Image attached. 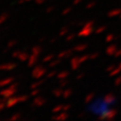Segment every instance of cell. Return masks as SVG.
<instances>
[{
	"label": "cell",
	"instance_id": "6da1fadb",
	"mask_svg": "<svg viewBox=\"0 0 121 121\" xmlns=\"http://www.w3.org/2000/svg\"><path fill=\"white\" fill-rule=\"evenodd\" d=\"M93 25H94L93 21H89V22H85L82 26V30L78 32L77 36H79V37H88V36H90L91 33H93L95 31Z\"/></svg>",
	"mask_w": 121,
	"mask_h": 121
},
{
	"label": "cell",
	"instance_id": "7a4b0ae2",
	"mask_svg": "<svg viewBox=\"0 0 121 121\" xmlns=\"http://www.w3.org/2000/svg\"><path fill=\"white\" fill-rule=\"evenodd\" d=\"M29 99V97L27 95H21V96H16V97H10L7 99L5 105L6 108H12L13 106H15L16 104L20 103V102H24L27 99Z\"/></svg>",
	"mask_w": 121,
	"mask_h": 121
},
{
	"label": "cell",
	"instance_id": "3957f363",
	"mask_svg": "<svg viewBox=\"0 0 121 121\" xmlns=\"http://www.w3.org/2000/svg\"><path fill=\"white\" fill-rule=\"evenodd\" d=\"M18 86V82H13L9 85L7 88H5L4 90L0 91V96L4 97L5 99H8L16 92V88Z\"/></svg>",
	"mask_w": 121,
	"mask_h": 121
},
{
	"label": "cell",
	"instance_id": "277c9868",
	"mask_svg": "<svg viewBox=\"0 0 121 121\" xmlns=\"http://www.w3.org/2000/svg\"><path fill=\"white\" fill-rule=\"evenodd\" d=\"M46 73H47V68L46 67H44L43 65H36L33 70H32V72H31V75L34 79L39 80V79L43 78Z\"/></svg>",
	"mask_w": 121,
	"mask_h": 121
},
{
	"label": "cell",
	"instance_id": "5b68a950",
	"mask_svg": "<svg viewBox=\"0 0 121 121\" xmlns=\"http://www.w3.org/2000/svg\"><path fill=\"white\" fill-rule=\"evenodd\" d=\"M117 114V111L116 109H110V110H108V111L104 113L102 116H100V117H99V119L112 120V119H114V118L116 117Z\"/></svg>",
	"mask_w": 121,
	"mask_h": 121
},
{
	"label": "cell",
	"instance_id": "8992f818",
	"mask_svg": "<svg viewBox=\"0 0 121 121\" xmlns=\"http://www.w3.org/2000/svg\"><path fill=\"white\" fill-rule=\"evenodd\" d=\"M81 65H82V63H81V61H80L79 56H73V57L71 58V60H70V66H71V68L73 70H74V71H75V70H78Z\"/></svg>",
	"mask_w": 121,
	"mask_h": 121
},
{
	"label": "cell",
	"instance_id": "52a82bcc",
	"mask_svg": "<svg viewBox=\"0 0 121 121\" xmlns=\"http://www.w3.org/2000/svg\"><path fill=\"white\" fill-rule=\"evenodd\" d=\"M69 117L68 113L66 111H61V112L55 114V116L52 117V119L54 120H58V121H65V119H67Z\"/></svg>",
	"mask_w": 121,
	"mask_h": 121
},
{
	"label": "cell",
	"instance_id": "ba28073f",
	"mask_svg": "<svg viewBox=\"0 0 121 121\" xmlns=\"http://www.w3.org/2000/svg\"><path fill=\"white\" fill-rule=\"evenodd\" d=\"M38 58H39V56L38 55H35V54H32L30 55V57L28 59V66L30 67V66H33V65H37V62H38Z\"/></svg>",
	"mask_w": 121,
	"mask_h": 121
},
{
	"label": "cell",
	"instance_id": "9c48e42d",
	"mask_svg": "<svg viewBox=\"0 0 121 121\" xmlns=\"http://www.w3.org/2000/svg\"><path fill=\"white\" fill-rule=\"evenodd\" d=\"M32 103L34 104L37 108H40L46 103V99H44L42 97H35Z\"/></svg>",
	"mask_w": 121,
	"mask_h": 121
},
{
	"label": "cell",
	"instance_id": "30bf717a",
	"mask_svg": "<svg viewBox=\"0 0 121 121\" xmlns=\"http://www.w3.org/2000/svg\"><path fill=\"white\" fill-rule=\"evenodd\" d=\"M73 49H67V50L61 51L60 53L57 55V57H58V58H61V59H63V58H67V57H69V56H72V55H73Z\"/></svg>",
	"mask_w": 121,
	"mask_h": 121
},
{
	"label": "cell",
	"instance_id": "8fae6325",
	"mask_svg": "<svg viewBox=\"0 0 121 121\" xmlns=\"http://www.w3.org/2000/svg\"><path fill=\"white\" fill-rule=\"evenodd\" d=\"M16 66L17 65L15 63H5L4 65H1V69L2 71H12Z\"/></svg>",
	"mask_w": 121,
	"mask_h": 121
},
{
	"label": "cell",
	"instance_id": "7c38bea8",
	"mask_svg": "<svg viewBox=\"0 0 121 121\" xmlns=\"http://www.w3.org/2000/svg\"><path fill=\"white\" fill-rule=\"evenodd\" d=\"M14 81V78L13 77H6L4 79L0 80V87H4L6 85H10L11 83H13Z\"/></svg>",
	"mask_w": 121,
	"mask_h": 121
},
{
	"label": "cell",
	"instance_id": "4fadbf2b",
	"mask_svg": "<svg viewBox=\"0 0 121 121\" xmlns=\"http://www.w3.org/2000/svg\"><path fill=\"white\" fill-rule=\"evenodd\" d=\"M117 49L118 48H117V47L116 45H110L106 49V53L108 54V56H115V54L117 51Z\"/></svg>",
	"mask_w": 121,
	"mask_h": 121
},
{
	"label": "cell",
	"instance_id": "5bb4252c",
	"mask_svg": "<svg viewBox=\"0 0 121 121\" xmlns=\"http://www.w3.org/2000/svg\"><path fill=\"white\" fill-rule=\"evenodd\" d=\"M121 14V8H116L109 11L108 13V16L110 18L116 17V16H120Z\"/></svg>",
	"mask_w": 121,
	"mask_h": 121
},
{
	"label": "cell",
	"instance_id": "9a60e30c",
	"mask_svg": "<svg viewBox=\"0 0 121 121\" xmlns=\"http://www.w3.org/2000/svg\"><path fill=\"white\" fill-rule=\"evenodd\" d=\"M103 99L104 101L107 102V103H111V102H113L116 99V97H115V95L113 93L109 92V93H108V94H106V95L104 96Z\"/></svg>",
	"mask_w": 121,
	"mask_h": 121
},
{
	"label": "cell",
	"instance_id": "2e32d148",
	"mask_svg": "<svg viewBox=\"0 0 121 121\" xmlns=\"http://www.w3.org/2000/svg\"><path fill=\"white\" fill-rule=\"evenodd\" d=\"M68 76H69V72L66 71V70L61 71V72L57 73V74H56V78L58 80H64V79H66Z\"/></svg>",
	"mask_w": 121,
	"mask_h": 121
},
{
	"label": "cell",
	"instance_id": "e0dca14e",
	"mask_svg": "<svg viewBox=\"0 0 121 121\" xmlns=\"http://www.w3.org/2000/svg\"><path fill=\"white\" fill-rule=\"evenodd\" d=\"M87 48H88V45H87V44H84V43L78 44V45H76V46L73 48V51L82 52V51H83V50H85Z\"/></svg>",
	"mask_w": 121,
	"mask_h": 121
},
{
	"label": "cell",
	"instance_id": "ac0fdd59",
	"mask_svg": "<svg viewBox=\"0 0 121 121\" xmlns=\"http://www.w3.org/2000/svg\"><path fill=\"white\" fill-rule=\"evenodd\" d=\"M29 57H30V55L25 51H22L21 52V54H20V56H18V59L21 61V62H25L29 59Z\"/></svg>",
	"mask_w": 121,
	"mask_h": 121
},
{
	"label": "cell",
	"instance_id": "d6986e66",
	"mask_svg": "<svg viewBox=\"0 0 121 121\" xmlns=\"http://www.w3.org/2000/svg\"><path fill=\"white\" fill-rule=\"evenodd\" d=\"M63 92H64V91L61 88H56V89H54L53 91H52L53 95L55 96L56 98H59L61 96H63Z\"/></svg>",
	"mask_w": 121,
	"mask_h": 121
},
{
	"label": "cell",
	"instance_id": "ffe728a7",
	"mask_svg": "<svg viewBox=\"0 0 121 121\" xmlns=\"http://www.w3.org/2000/svg\"><path fill=\"white\" fill-rule=\"evenodd\" d=\"M44 82H45V80H42V79H39V80H37V82H33V83L30 85V89L32 90V89H37V88H39L41 84H43Z\"/></svg>",
	"mask_w": 121,
	"mask_h": 121
},
{
	"label": "cell",
	"instance_id": "44dd1931",
	"mask_svg": "<svg viewBox=\"0 0 121 121\" xmlns=\"http://www.w3.org/2000/svg\"><path fill=\"white\" fill-rule=\"evenodd\" d=\"M42 52V48L40 47V46H38V45H36L34 46L33 48H31V53L32 54H35V55H38L39 56V54Z\"/></svg>",
	"mask_w": 121,
	"mask_h": 121
},
{
	"label": "cell",
	"instance_id": "7402d4cb",
	"mask_svg": "<svg viewBox=\"0 0 121 121\" xmlns=\"http://www.w3.org/2000/svg\"><path fill=\"white\" fill-rule=\"evenodd\" d=\"M61 62H62V59L57 57L56 59H53L52 61H50V62L48 63V66H49V67H55V66H56L57 65H59Z\"/></svg>",
	"mask_w": 121,
	"mask_h": 121
},
{
	"label": "cell",
	"instance_id": "603a6c76",
	"mask_svg": "<svg viewBox=\"0 0 121 121\" xmlns=\"http://www.w3.org/2000/svg\"><path fill=\"white\" fill-rule=\"evenodd\" d=\"M72 94H73L72 89H70V88L65 89V90H64V92H63V98L64 99H68L72 96Z\"/></svg>",
	"mask_w": 121,
	"mask_h": 121
},
{
	"label": "cell",
	"instance_id": "cb8c5ba5",
	"mask_svg": "<svg viewBox=\"0 0 121 121\" xmlns=\"http://www.w3.org/2000/svg\"><path fill=\"white\" fill-rule=\"evenodd\" d=\"M61 111H64V105H56L52 109V113L54 114H57Z\"/></svg>",
	"mask_w": 121,
	"mask_h": 121
},
{
	"label": "cell",
	"instance_id": "d4e9b609",
	"mask_svg": "<svg viewBox=\"0 0 121 121\" xmlns=\"http://www.w3.org/2000/svg\"><path fill=\"white\" fill-rule=\"evenodd\" d=\"M54 57L55 56L53 55V54H49V55H47L46 56H44L43 59H42V62L43 63H49L50 61H52L54 59Z\"/></svg>",
	"mask_w": 121,
	"mask_h": 121
},
{
	"label": "cell",
	"instance_id": "484cf974",
	"mask_svg": "<svg viewBox=\"0 0 121 121\" xmlns=\"http://www.w3.org/2000/svg\"><path fill=\"white\" fill-rule=\"evenodd\" d=\"M120 72H121V68L117 65V66H116V68L113 70L112 72H110V73H109V76H110V77H114V76L117 75Z\"/></svg>",
	"mask_w": 121,
	"mask_h": 121
},
{
	"label": "cell",
	"instance_id": "4316f807",
	"mask_svg": "<svg viewBox=\"0 0 121 121\" xmlns=\"http://www.w3.org/2000/svg\"><path fill=\"white\" fill-rule=\"evenodd\" d=\"M21 118H22V116H21L20 113H14V114H13L11 117H9V120L17 121V120H19V119H21Z\"/></svg>",
	"mask_w": 121,
	"mask_h": 121
},
{
	"label": "cell",
	"instance_id": "83f0119b",
	"mask_svg": "<svg viewBox=\"0 0 121 121\" xmlns=\"http://www.w3.org/2000/svg\"><path fill=\"white\" fill-rule=\"evenodd\" d=\"M68 30H69L68 27H66V26H65V27H63L60 30V31H59V36H60V37H63V36L66 35L68 33Z\"/></svg>",
	"mask_w": 121,
	"mask_h": 121
},
{
	"label": "cell",
	"instance_id": "f1b7e54d",
	"mask_svg": "<svg viewBox=\"0 0 121 121\" xmlns=\"http://www.w3.org/2000/svg\"><path fill=\"white\" fill-rule=\"evenodd\" d=\"M8 16H9V14L7 13H4L0 15V25H1L3 22H4L6 21V19L8 18Z\"/></svg>",
	"mask_w": 121,
	"mask_h": 121
},
{
	"label": "cell",
	"instance_id": "f546056e",
	"mask_svg": "<svg viewBox=\"0 0 121 121\" xmlns=\"http://www.w3.org/2000/svg\"><path fill=\"white\" fill-rule=\"evenodd\" d=\"M106 29H107V28H106V26H105V25H103V26H99V27H98V28L96 29L94 32H95L96 34H100V33H102V32H104Z\"/></svg>",
	"mask_w": 121,
	"mask_h": 121
},
{
	"label": "cell",
	"instance_id": "4dcf8cb0",
	"mask_svg": "<svg viewBox=\"0 0 121 121\" xmlns=\"http://www.w3.org/2000/svg\"><path fill=\"white\" fill-rule=\"evenodd\" d=\"M93 98H94V93L93 92H90L89 94H87L86 97H85V99H84V101L86 102V103H88V102H90L91 99H93Z\"/></svg>",
	"mask_w": 121,
	"mask_h": 121
},
{
	"label": "cell",
	"instance_id": "1f68e13d",
	"mask_svg": "<svg viewBox=\"0 0 121 121\" xmlns=\"http://www.w3.org/2000/svg\"><path fill=\"white\" fill-rule=\"evenodd\" d=\"M56 74H57L56 70H52V71H50L49 73H48L46 74V78H47V79H49V78H52V77H54V76H56Z\"/></svg>",
	"mask_w": 121,
	"mask_h": 121
},
{
	"label": "cell",
	"instance_id": "d6a6232c",
	"mask_svg": "<svg viewBox=\"0 0 121 121\" xmlns=\"http://www.w3.org/2000/svg\"><path fill=\"white\" fill-rule=\"evenodd\" d=\"M106 42H108V43H110V42H112L113 40L115 39V35L114 34H108L107 35V37H106Z\"/></svg>",
	"mask_w": 121,
	"mask_h": 121
},
{
	"label": "cell",
	"instance_id": "836d02e7",
	"mask_svg": "<svg viewBox=\"0 0 121 121\" xmlns=\"http://www.w3.org/2000/svg\"><path fill=\"white\" fill-rule=\"evenodd\" d=\"M73 10V8L71 6H68V7H65L63 11H62V15H67L68 13H71V11Z\"/></svg>",
	"mask_w": 121,
	"mask_h": 121
},
{
	"label": "cell",
	"instance_id": "e575fe53",
	"mask_svg": "<svg viewBox=\"0 0 121 121\" xmlns=\"http://www.w3.org/2000/svg\"><path fill=\"white\" fill-rule=\"evenodd\" d=\"M16 44H17V41H16L15 39H12V40H10L8 43H7V47H8L9 48H12L13 47H14Z\"/></svg>",
	"mask_w": 121,
	"mask_h": 121
},
{
	"label": "cell",
	"instance_id": "d590c367",
	"mask_svg": "<svg viewBox=\"0 0 121 121\" xmlns=\"http://www.w3.org/2000/svg\"><path fill=\"white\" fill-rule=\"evenodd\" d=\"M79 58H80V61H81L82 64H83L84 62H86L88 59H90L89 58V55H83L82 56H79Z\"/></svg>",
	"mask_w": 121,
	"mask_h": 121
},
{
	"label": "cell",
	"instance_id": "8d00e7d4",
	"mask_svg": "<svg viewBox=\"0 0 121 121\" xmlns=\"http://www.w3.org/2000/svg\"><path fill=\"white\" fill-rule=\"evenodd\" d=\"M39 93V90L37 88V89H32L31 90V92H30V96L32 97H36Z\"/></svg>",
	"mask_w": 121,
	"mask_h": 121
},
{
	"label": "cell",
	"instance_id": "74e56055",
	"mask_svg": "<svg viewBox=\"0 0 121 121\" xmlns=\"http://www.w3.org/2000/svg\"><path fill=\"white\" fill-rule=\"evenodd\" d=\"M68 81L66 80V79H64V80H60V82H59V85L60 87H65L67 84H68Z\"/></svg>",
	"mask_w": 121,
	"mask_h": 121
},
{
	"label": "cell",
	"instance_id": "f35d334b",
	"mask_svg": "<svg viewBox=\"0 0 121 121\" xmlns=\"http://www.w3.org/2000/svg\"><path fill=\"white\" fill-rule=\"evenodd\" d=\"M74 37H75V34H74V33H70V34H68L66 36L65 39H66V41H71V40H73V39H74Z\"/></svg>",
	"mask_w": 121,
	"mask_h": 121
},
{
	"label": "cell",
	"instance_id": "ab89813d",
	"mask_svg": "<svg viewBox=\"0 0 121 121\" xmlns=\"http://www.w3.org/2000/svg\"><path fill=\"white\" fill-rule=\"evenodd\" d=\"M21 50H19V49H17V50H15V51H13V53H12V56H13V58H18V56H20V54H21Z\"/></svg>",
	"mask_w": 121,
	"mask_h": 121
},
{
	"label": "cell",
	"instance_id": "60d3db41",
	"mask_svg": "<svg viewBox=\"0 0 121 121\" xmlns=\"http://www.w3.org/2000/svg\"><path fill=\"white\" fill-rule=\"evenodd\" d=\"M95 5H96V2H94V1H91V2H90L89 4H86V9L93 8V7H94Z\"/></svg>",
	"mask_w": 121,
	"mask_h": 121
},
{
	"label": "cell",
	"instance_id": "b9f144b4",
	"mask_svg": "<svg viewBox=\"0 0 121 121\" xmlns=\"http://www.w3.org/2000/svg\"><path fill=\"white\" fill-rule=\"evenodd\" d=\"M116 66H117L116 65H108V67H107V69H106V71H107V72H108V73H110V72H112L113 70L116 68Z\"/></svg>",
	"mask_w": 121,
	"mask_h": 121
},
{
	"label": "cell",
	"instance_id": "7bdbcfd3",
	"mask_svg": "<svg viewBox=\"0 0 121 121\" xmlns=\"http://www.w3.org/2000/svg\"><path fill=\"white\" fill-rule=\"evenodd\" d=\"M54 10H55V6H54V5H49L48 8L46 9V13H51Z\"/></svg>",
	"mask_w": 121,
	"mask_h": 121
},
{
	"label": "cell",
	"instance_id": "ee69618b",
	"mask_svg": "<svg viewBox=\"0 0 121 121\" xmlns=\"http://www.w3.org/2000/svg\"><path fill=\"white\" fill-rule=\"evenodd\" d=\"M99 56V53H92V54H91V55H89V58L91 59V60H92V59H96L97 57Z\"/></svg>",
	"mask_w": 121,
	"mask_h": 121
},
{
	"label": "cell",
	"instance_id": "f6af8a7d",
	"mask_svg": "<svg viewBox=\"0 0 121 121\" xmlns=\"http://www.w3.org/2000/svg\"><path fill=\"white\" fill-rule=\"evenodd\" d=\"M114 83H115L116 86H119V85H121V75L116 78V80H115V82H114Z\"/></svg>",
	"mask_w": 121,
	"mask_h": 121
},
{
	"label": "cell",
	"instance_id": "bcb514c9",
	"mask_svg": "<svg viewBox=\"0 0 121 121\" xmlns=\"http://www.w3.org/2000/svg\"><path fill=\"white\" fill-rule=\"evenodd\" d=\"M84 74L85 73H78L77 75H76V80H81L83 76H84Z\"/></svg>",
	"mask_w": 121,
	"mask_h": 121
},
{
	"label": "cell",
	"instance_id": "7dc6e473",
	"mask_svg": "<svg viewBox=\"0 0 121 121\" xmlns=\"http://www.w3.org/2000/svg\"><path fill=\"white\" fill-rule=\"evenodd\" d=\"M34 1L37 4H42L46 2V0H34Z\"/></svg>",
	"mask_w": 121,
	"mask_h": 121
},
{
	"label": "cell",
	"instance_id": "c3c4849f",
	"mask_svg": "<svg viewBox=\"0 0 121 121\" xmlns=\"http://www.w3.org/2000/svg\"><path fill=\"white\" fill-rule=\"evenodd\" d=\"M115 57H120L121 56V48L120 49H117V51L116 52V54H115Z\"/></svg>",
	"mask_w": 121,
	"mask_h": 121
},
{
	"label": "cell",
	"instance_id": "681fc988",
	"mask_svg": "<svg viewBox=\"0 0 121 121\" xmlns=\"http://www.w3.org/2000/svg\"><path fill=\"white\" fill-rule=\"evenodd\" d=\"M82 1V0H73V5H77V4H80Z\"/></svg>",
	"mask_w": 121,
	"mask_h": 121
},
{
	"label": "cell",
	"instance_id": "f907efd6",
	"mask_svg": "<svg viewBox=\"0 0 121 121\" xmlns=\"http://www.w3.org/2000/svg\"><path fill=\"white\" fill-rule=\"evenodd\" d=\"M56 38H53V39H50V40H49V43H51V44H53V43H55V42H56Z\"/></svg>",
	"mask_w": 121,
	"mask_h": 121
},
{
	"label": "cell",
	"instance_id": "816d5d0a",
	"mask_svg": "<svg viewBox=\"0 0 121 121\" xmlns=\"http://www.w3.org/2000/svg\"><path fill=\"white\" fill-rule=\"evenodd\" d=\"M46 39V37H42V38H40V39H39V43H42V41H44Z\"/></svg>",
	"mask_w": 121,
	"mask_h": 121
},
{
	"label": "cell",
	"instance_id": "f5cc1de1",
	"mask_svg": "<svg viewBox=\"0 0 121 121\" xmlns=\"http://www.w3.org/2000/svg\"><path fill=\"white\" fill-rule=\"evenodd\" d=\"M24 2H25V0H19V1H18V4H22V3H24Z\"/></svg>",
	"mask_w": 121,
	"mask_h": 121
},
{
	"label": "cell",
	"instance_id": "db71d44e",
	"mask_svg": "<svg viewBox=\"0 0 121 121\" xmlns=\"http://www.w3.org/2000/svg\"><path fill=\"white\" fill-rule=\"evenodd\" d=\"M9 51V48H8V47H7V48H4V51H3V53H7V52H8Z\"/></svg>",
	"mask_w": 121,
	"mask_h": 121
},
{
	"label": "cell",
	"instance_id": "11a10c76",
	"mask_svg": "<svg viewBox=\"0 0 121 121\" xmlns=\"http://www.w3.org/2000/svg\"><path fill=\"white\" fill-rule=\"evenodd\" d=\"M118 66H119V67H120V68H121V62H120V63H119V65H118Z\"/></svg>",
	"mask_w": 121,
	"mask_h": 121
},
{
	"label": "cell",
	"instance_id": "9f6ffc18",
	"mask_svg": "<svg viewBox=\"0 0 121 121\" xmlns=\"http://www.w3.org/2000/svg\"><path fill=\"white\" fill-rule=\"evenodd\" d=\"M29 1H31V0H25V2H29Z\"/></svg>",
	"mask_w": 121,
	"mask_h": 121
},
{
	"label": "cell",
	"instance_id": "6f0895ef",
	"mask_svg": "<svg viewBox=\"0 0 121 121\" xmlns=\"http://www.w3.org/2000/svg\"><path fill=\"white\" fill-rule=\"evenodd\" d=\"M0 71H2V69H1V65H0Z\"/></svg>",
	"mask_w": 121,
	"mask_h": 121
}]
</instances>
